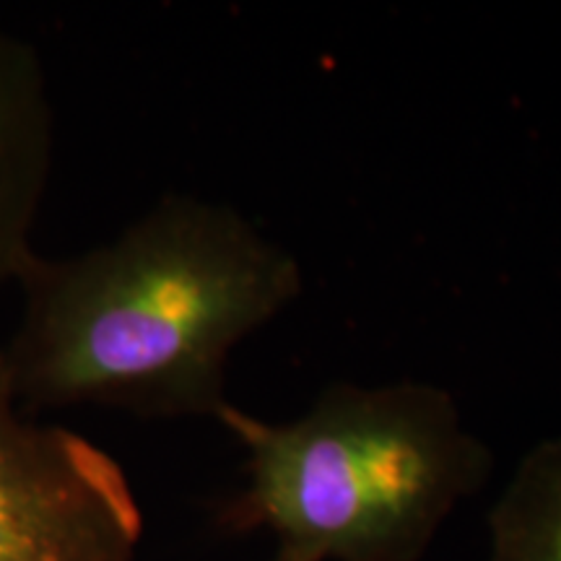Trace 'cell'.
<instances>
[{"instance_id":"1","label":"cell","mask_w":561,"mask_h":561,"mask_svg":"<svg viewBox=\"0 0 561 561\" xmlns=\"http://www.w3.org/2000/svg\"><path fill=\"white\" fill-rule=\"evenodd\" d=\"M0 348L26 411L216 419L231 351L301 297L305 273L240 210L170 193L81 255L32 252Z\"/></svg>"},{"instance_id":"3","label":"cell","mask_w":561,"mask_h":561,"mask_svg":"<svg viewBox=\"0 0 561 561\" xmlns=\"http://www.w3.org/2000/svg\"><path fill=\"white\" fill-rule=\"evenodd\" d=\"M140 536L121 462L34 419L0 362V561H133Z\"/></svg>"},{"instance_id":"6","label":"cell","mask_w":561,"mask_h":561,"mask_svg":"<svg viewBox=\"0 0 561 561\" xmlns=\"http://www.w3.org/2000/svg\"><path fill=\"white\" fill-rule=\"evenodd\" d=\"M271 561H301V559H297V557H291V553L276 549V557H273Z\"/></svg>"},{"instance_id":"5","label":"cell","mask_w":561,"mask_h":561,"mask_svg":"<svg viewBox=\"0 0 561 561\" xmlns=\"http://www.w3.org/2000/svg\"><path fill=\"white\" fill-rule=\"evenodd\" d=\"M489 561H561V434L523 455L491 507Z\"/></svg>"},{"instance_id":"4","label":"cell","mask_w":561,"mask_h":561,"mask_svg":"<svg viewBox=\"0 0 561 561\" xmlns=\"http://www.w3.org/2000/svg\"><path fill=\"white\" fill-rule=\"evenodd\" d=\"M53 167V102L42 55L0 30V286L13 284L34 252Z\"/></svg>"},{"instance_id":"2","label":"cell","mask_w":561,"mask_h":561,"mask_svg":"<svg viewBox=\"0 0 561 561\" xmlns=\"http://www.w3.org/2000/svg\"><path fill=\"white\" fill-rule=\"evenodd\" d=\"M216 421L244 450L248 483L221 512L301 561H419L489 481V445L430 382H333L294 421L229 403Z\"/></svg>"}]
</instances>
